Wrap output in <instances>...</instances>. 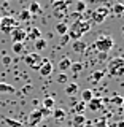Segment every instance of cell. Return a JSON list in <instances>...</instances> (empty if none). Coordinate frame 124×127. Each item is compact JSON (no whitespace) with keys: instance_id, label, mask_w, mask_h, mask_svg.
Segmentation results:
<instances>
[{"instance_id":"8","label":"cell","mask_w":124,"mask_h":127,"mask_svg":"<svg viewBox=\"0 0 124 127\" xmlns=\"http://www.w3.org/2000/svg\"><path fill=\"white\" fill-rule=\"evenodd\" d=\"M11 38H13V43H24V40H26V30L22 29V27L16 26L13 30H11Z\"/></svg>"},{"instance_id":"3","label":"cell","mask_w":124,"mask_h":127,"mask_svg":"<svg viewBox=\"0 0 124 127\" xmlns=\"http://www.w3.org/2000/svg\"><path fill=\"white\" fill-rule=\"evenodd\" d=\"M113 46H115L113 37H111V35H107V33H103V35H99V37L95 38L94 45H92V48H94V49L97 51V53H102V54L108 53V51H110Z\"/></svg>"},{"instance_id":"16","label":"cell","mask_w":124,"mask_h":127,"mask_svg":"<svg viewBox=\"0 0 124 127\" xmlns=\"http://www.w3.org/2000/svg\"><path fill=\"white\" fill-rule=\"evenodd\" d=\"M70 65H72V61H70L69 57H64V59H61V61H59V70H61V71L69 70Z\"/></svg>"},{"instance_id":"5","label":"cell","mask_w":124,"mask_h":127,"mask_svg":"<svg viewBox=\"0 0 124 127\" xmlns=\"http://www.w3.org/2000/svg\"><path fill=\"white\" fill-rule=\"evenodd\" d=\"M16 26H18V22H16V19L11 18V16H3V18H0V30H2L3 33L10 35L11 30H13Z\"/></svg>"},{"instance_id":"25","label":"cell","mask_w":124,"mask_h":127,"mask_svg":"<svg viewBox=\"0 0 124 127\" xmlns=\"http://www.w3.org/2000/svg\"><path fill=\"white\" fill-rule=\"evenodd\" d=\"M43 108L53 111V108H54V98L53 97H46L45 100H43Z\"/></svg>"},{"instance_id":"30","label":"cell","mask_w":124,"mask_h":127,"mask_svg":"<svg viewBox=\"0 0 124 127\" xmlns=\"http://www.w3.org/2000/svg\"><path fill=\"white\" fill-rule=\"evenodd\" d=\"M84 10H86V3L83 2V0H78L77 2V11L78 13H83Z\"/></svg>"},{"instance_id":"11","label":"cell","mask_w":124,"mask_h":127,"mask_svg":"<svg viewBox=\"0 0 124 127\" xmlns=\"http://www.w3.org/2000/svg\"><path fill=\"white\" fill-rule=\"evenodd\" d=\"M87 108L91 111H97L102 108V98H91L89 102H87Z\"/></svg>"},{"instance_id":"24","label":"cell","mask_w":124,"mask_h":127,"mask_svg":"<svg viewBox=\"0 0 124 127\" xmlns=\"http://www.w3.org/2000/svg\"><path fill=\"white\" fill-rule=\"evenodd\" d=\"M11 49H13L16 54H24V51H26V46H24V43H13Z\"/></svg>"},{"instance_id":"36","label":"cell","mask_w":124,"mask_h":127,"mask_svg":"<svg viewBox=\"0 0 124 127\" xmlns=\"http://www.w3.org/2000/svg\"><path fill=\"white\" fill-rule=\"evenodd\" d=\"M67 41H69V35L65 33V35H64V37H62V45H65Z\"/></svg>"},{"instance_id":"2","label":"cell","mask_w":124,"mask_h":127,"mask_svg":"<svg viewBox=\"0 0 124 127\" xmlns=\"http://www.w3.org/2000/svg\"><path fill=\"white\" fill-rule=\"evenodd\" d=\"M107 73L113 78L123 76V73H124V59L121 56H116V57H113V59L108 61V64H107Z\"/></svg>"},{"instance_id":"28","label":"cell","mask_w":124,"mask_h":127,"mask_svg":"<svg viewBox=\"0 0 124 127\" xmlns=\"http://www.w3.org/2000/svg\"><path fill=\"white\" fill-rule=\"evenodd\" d=\"M123 11H124V6L121 5V3H115V6H113V13L116 14V16H121V14H123Z\"/></svg>"},{"instance_id":"19","label":"cell","mask_w":124,"mask_h":127,"mask_svg":"<svg viewBox=\"0 0 124 127\" xmlns=\"http://www.w3.org/2000/svg\"><path fill=\"white\" fill-rule=\"evenodd\" d=\"M70 68L73 70L75 75H78V73H81V71H83V68H84V64H83V62H72Z\"/></svg>"},{"instance_id":"26","label":"cell","mask_w":124,"mask_h":127,"mask_svg":"<svg viewBox=\"0 0 124 127\" xmlns=\"http://www.w3.org/2000/svg\"><path fill=\"white\" fill-rule=\"evenodd\" d=\"M29 11H30V14H40V13H41V6H40L37 2H34V3L30 5Z\"/></svg>"},{"instance_id":"31","label":"cell","mask_w":124,"mask_h":127,"mask_svg":"<svg viewBox=\"0 0 124 127\" xmlns=\"http://www.w3.org/2000/svg\"><path fill=\"white\" fill-rule=\"evenodd\" d=\"M111 102L115 103V105H118V106H121L123 105V102H124V98L121 97V95H115L113 98H111Z\"/></svg>"},{"instance_id":"35","label":"cell","mask_w":124,"mask_h":127,"mask_svg":"<svg viewBox=\"0 0 124 127\" xmlns=\"http://www.w3.org/2000/svg\"><path fill=\"white\" fill-rule=\"evenodd\" d=\"M57 81H59V83H65V81H67V76H65L64 73H61V75H59V78H57Z\"/></svg>"},{"instance_id":"23","label":"cell","mask_w":124,"mask_h":127,"mask_svg":"<svg viewBox=\"0 0 124 127\" xmlns=\"http://www.w3.org/2000/svg\"><path fill=\"white\" fill-rule=\"evenodd\" d=\"M56 32L61 33V35H65L67 32H69V26H67L65 22H59L57 26H56Z\"/></svg>"},{"instance_id":"13","label":"cell","mask_w":124,"mask_h":127,"mask_svg":"<svg viewBox=\"0 0 124 127\" xmlns=\"http://www.w3.org/2000/svg\"><path fill=\"white\" fill-rule=\"evenodd\" d=\"M43 119V116H41V113H40L38 110H35V111H32L30 113V116H29V121H30V126H37L40 121H41Z\"/></svg>"},{"instance_id":"21","label":"cell","mask_w":124,"mask_h":127,"mask_svg":"<svg viewBox=\"0 0 124 127\" xmlns=\"http://www.w3.org/2000/svg\"><path fill=\"white\" fill-rule=\"evenodd\" d=\"M91 98H94V95H92V91L91 89H84L81 92V102H84V103H87L91 100Z\"/></svg>"},{"instance_id":"34","label":"cell","mask_w":124,"mask_h":127,"mask_svg":"<svg viewBox=\"0 0 124 127\" xmlns=\"http://www.w3.org/2000/svg\"><path fill=\"white\" fill-rule=\"evenodd\" d=\"M5 122H6V124H10V126H13V127H21V124L16 122V121H13V119H5Z\"/></svg>"},{"instance_id":"1","label":"cell","mask_w":124,"mask_h":127,"mask_svg":"<svg viewBox=\"0 0 124 127\" xmlns=\"http://www.w3.org/2000/svg\"><path fill=\"white\" fill-rule=\"evenodd\" d=\"M91 30V24L87 21H83V19H78V21L73 22V26L69 27V32H67V35H69V38H73V40H81V37L84 33Z\"/></svg>"},{"instance_id":"14","label":"cell","mask_w":124,"mask_h":127,"mask_svg":"<svg viewBox=\"0 0 124 127\" xmlns=\"http://www.w3.org/2000/svg\"><path fill=\"white\" fill-rule=\"evenodd\" d=\"M53 8H54V11H56V13H59V11H61V13L64 14V13L67 11L65 0H56V2L53 3Z\"/></svg>"},{"instance_id":"33","label":"cell","mask_w":124,"mask_h":127,"mask_svg":"<svg viewBox=\"0 0 124 127\" xmlns=\"http://www.w3.org/2000/svg\"><path fill=\"white\" fill-rule=\"evenodd\" d=\"M38 111L41 113V116H43V118H46V116H49V114H51V110H46V108H40Z\"/></svg>"},{"instance_id":"37","label":"cell","mask_w":124,"mask_h":127,"mask_svg":"<svg viewBox=\"0 0 124 127\" xmlns=\"http://www.w3.org/2000/svg\"><path fill=\"white\" fill-rule=\"evenodd\" d=\"M3 62H5V64H10V62H11V59H10V57H6V56H5V57H3Z\"/></svg>"},{"instance_id":"6","label":"cell","mask_w":124,"mask_h":127,"mask_svg":"<svg viewBox=\"0 0 124 127\" xmlns=\"http://www.w3.org/2000/svg\"><path fill=\"white\" fill-rule=\"evenodd\" d=\"M41 56H40L38 53H30V54H27L26 56V64L29 67H32V68H37L38 70V67H40V64H41Z\"/></svg>"},{"instance_id":"4","label":"cell","mask_w":124,"mask_h":127,"mask_svg":"<svg viewBox=\"0 0 124 127\" xmlns=\"http://www.w3.org/2000/svg\"><path fill=\"white\" fill-rule=\"evenodd\" d=\"M108 14H110V10L107 6H99L91 13V19H92L94 24H102L107 18H108Z\"/></svg>"},{"instance_id":"12","label":"cell","mask_w":124,"mask_h":127,"mask_svg":"<svg viewBox=\"0 0 124 127\" xmlns=\"http://www.w3.org/2000/svg\"><path fill=\"white\" fill-rule=\"evenodd\" d=\"M86 41H83V40H73V51L75 53H84L86 51Z\"/></svg>"},{"instance_id":"20","label":"cell","mask_w":124,"mask_h":127,"mask_svg":"<svg viewBox=\"0 0 124 127\" xmlns=\"http://www.w3.org/2000/svg\"><path fill=\"white\" fill-rule=\"evenodd\" d=\"M34 45H35V51H43L46 48V40L45 38H38V40H35L34 41Z\"/></svg>"},{"instance_id":"9","label":"cell","mask_w":124,"mask_h":127,"mask_svg":"<svg viewBox=\"0 0 124 127\" xmlns=\"http://www.w3.org/2000/svg\"><path fill=\"white\" fill-rule=\"evenodd\" d=\"M26 38H29V40H32V41H35V40L41 38V32H40L38 27H34V26H32L30 29L26 32Z\"/></svg>"},{"instance_id":"22","label":"cell","mask_w":124,"mask_h":127,"mask_svg":"<svg viewBox=\"0 0 124 127\" xmlns=\"http://www.w3.org/2000/svg\"><path fill=\"white\" fill-rule=\"evenodd\" d=\"M51 114H53V118L54 119H57V121H61V119L65 118V110H62V108H57V110H54V111H51Z\"/></svg>"},{"instance_id":"7","label":"cell","mask_w":124,"mask_h":127,"mask_svg":"<svg viewBox=\"0 0 124 127\" xmlns=\"http://www.w3.org/2000/svg\"><path fill=\"white\" fill-rule=\"evenodd\" d=\"M38 73L40 76H49L53 73V64L49 59H41V64L38 67Z\"/></svg>"},{"instance_id":"32","label":"cell","mask_w":124,"mask_h":127,"mask_svg":"<svg viewBox=\"0 0 124 127\" xmlns=\"http://www.w3.org/2000/svg\"><path fill=\"white\" fill-rule=\"evenodd\" d=\"M84 106H86V103L84 102H80L75 105V111H77V114H81V111L84 110Z\"/></svg>"},{"instance_id":"10","label":"cell","mask_w":124,"mask_h":127,"mask_svg":"<svg viewBox=\"0 0 124 127\" xmlns=\"http://www.w3.org/2000/svg\"><path fill=\"white\" fill-rule=\"evenodd\" d=\"M105 76V71H102V70H95L91 73V76H89V83L91 84H97L100 79Z\"/></svg>"},{"instance_id":"18","label":"cell","mask_w":124,"mask_h":127,"mask_svg":"<svg viewBox=\"0 0 124 127\" xmlns=\"http://www.w3.org/2000/svg\"><path fill=\"white\" fill-rule=\"evenodd\" d=\"M0 92L3 94H13L14 92V87L8 83H0Z\"/></svg>"},{"instance_id":"27","label":"cell","mask_w":124,"mask_h":127,"mask_svg":"<svg viewBox=\"0 0 124 127\" xmlns=\"http://www.w3.org/2000/svg\"><path fill=\"white\" fill-rule=\"evenodd\" d=\"M30 18H32V14H30L29 10H22L21 13H19V19H21V21H30Z\"/></svg>"},{"instance_id":"15","label":"cell","mask_w":124,"mask_h":127,"mask_svg":"<svg viewBox=\"0 0 124 127\" xmlns=\"http://www.w3.org/2000/svg\"><path fill=\"white\" fill-rule=\"evenodd\" d=\"M84 122H86V118L83 114H75L73 121H72V127H83Z\"/></svg>"},{"instance_id":"38","label":"cell","mask_w":124,"mask_h":127,"mask_svg":"<svg viewBox=\"0 0 124 127\" xmlns=\"http://www.w3.org/2000/svg\"><path fill=\"white\" fill-rule=\"evenodd\" d=\"M54 2H56V0H54Z\"/></svg>"},{"instance_id":"29","label":"cell","mask_w":124,"mask_h":127,"mask_svg":"<svg viewBox=\"0 0 124 127\" xmlns=\"http://www.w3.org/2000/svg\"><path fill=\"white\" fill-rule=\"evenodd\" d=\"M94 127H108V122L105 118H100L99 121H94Z\"/></svg>"},{"instance_id":"17","label":"cell","mask_w":124,"mask_h":127,"mask_svg":"<svg viewBox=\"0 0 124 127\" xmlns=\"http://www.w3.org/2000/svg\"><path fill=\"white\" fill-rule=\"evenodd\" d=\"M78 89H80V87H78L77 83H70V84L65 86V94L67 95H75L78 92Z\"/></svg>"}]
</instances>
